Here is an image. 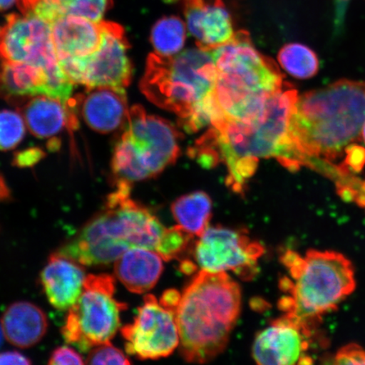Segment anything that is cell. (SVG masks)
<instances>
[{
  "label": "cell",
  "instance_id": "cell-5",
  "mask_svg": "<svg viewBox=\"0 0 365 365\" xmlns=\"http://www.w3.org/2000/svg\"><path fill=\"white\" fill-rule=\"evenodd\" d=\"M212 50L194 48L176 56L150 54L140 89L150 102L177 114L186 131L211 125L208 99L215 88Z\"/></svg>",
  "mask_w": 365,
  "mask_h": 365
},
{
  "label": "cell",
  "instance_id": "cell-33",
  "mask_svg": "<svg viewBox=\"0 0 365 365\" xmlns=\"http://www.w3.org/2000/svg\"><path fill=\"white\" fill-rule=\"evenodd\" d=\"M31 362L24 355L11 351L0 354V364H30Z\"/></svg>",
  "mask_w": 365,
  "mask_h": 365
},
{
  "label": "cell",
  "instance_id": "cell-30",
  "mask_svg": "<svg viewBox=\"0 0 365 365\" xmlns=\"http://www.w3.org/2000/svg\"><path fill=\"white\" fill-rule=\"evenodd\" d=\"M337 364L365 365V350L357 344H349L341 348L335 356Z\"/></svg>",
  "mask_w": 365,
  "mask_h": 365
},
{
  "label": "cell",
  "instance_id": "cell-18",
  "mask_svg": "<svg viewBox=\"0 0 365 365\" xmlns=\"http://www.w3.org/2000/svg\"><path fill=\"white\" fill-rule=\"evenodd\" d=\"M82 264L58 252L50 255L41 273L44 293L53 307L66 310L76 302L86 278Z\"/></svg>",
  "mask_w": 365,
  "mask_h": 365
},
{
  "label": "cell",
  "instance_id": "cell-4",
  "mask_svg": "<svg viewBox=\"0 0 365 365\" xmlns=\"http://www.w3.org/2000/svg\"><path fill=\"white\" fill-rule=\"evenodd\" d=\"M115 188L102 211L56 252L88 267L116 262L131 248H147L158 253L167 228L148 208L131 198L130 185L117 184Z\"/></svg>",
  "mask_w": 365,
  "mask_h": 365
},
{
  "label": "cell",
  "instance_id": "cell-37",
  "mask_svg": "<svg viewBox=\"0 0 365 365\" xmlns=\"http://www.w3.org/2000/svg\"><path fill=\"white\" fill-rule=\"evenodd\" d=\"M361 136H362V138H363V140L364 141V144H365V123H364V125L363 127Z\"/></svg>",
  "mask_w": 365,
  "mask_h": 365
},
{
  "label": "cell",
  "instance_id": "cell-2",
  "mask_svg": "<svg viewBox=\"0 0 365 365\" xmlns=\"http://www.w3.org/2000/svg\"><path fill=\"white\" fill-rule=\"evenodd\" d=\"M364 123V81L341 80L299 96L289 123L295 170L309 166L339 175L333 162L361 140Z\"/></svg>",
  "mask_w": 365,
  "mask_h": 365
},
{
  "label": "cell",
  "instance_id": "cell-31",
  "mask_svg": "<svg viewBox=\"0 0 365 365\" xmlns=\"http://www.w3.org/2000/svg\"><path fill=\"white\" fill-rule=\"evenodd\" d=\"M49 364L53 365H68V364H84L83 358L76 350L70 346H59L54 350L51 357L49 359Z\"/></svg>",
  "mask_w": 365,
  "mask_h": 365
},
{
  "label": "cell",
  "instance_id": "cell-1",
  "mask_svg": "<svg viewBox=\"0 0 365 365\" xmlns=\"http://www.w3.org/2000/svg\"><path fill=\"white\" fill-rule=\"evenodd\" d=\"M298 91L287 83L269 98L266 108L248 120H221L209 127L196 141L191 156L205 168L225 164L227 185L243 194L246 182L257 170L261 158H274L295 170L289 138L292 110Z\"/></svg>",
  "mask_w": 365,
  "mask_h": 365
},
{
  "label": "cell",
  "instance_id": "cell-25",
  "mask_svg": "<svg viewBox=\"0 0 365 365\" xmlns=\"http://www.w3.org/2000/svg\"><path fill=\"white\" fill-rule=\"evenodd\" d=\"M277 59L280 66L295 78L309 79L319 71L317 53L303 44L284 45L278 53Z\"/></svg>",
  "mask_w": 365,
  "mask_h": 365
},
{
  "label": "cell",
  "instance_id": "cell-36",
  "mask_svg": "<svg viewBox=\"0 0 365 365\" xmlns=\"http://www.w3.org/2000/svg\"><path fill=\"white\" fill-rule=\"evenodd\" d=\"M4 337V336L2 327H1V325H0V346H1V344H2Z\"/></svg>",
  "mask_w": 365,
  "mask_h": 365
},
{
  "label": "cell",
  "instance_id": "cell-32",
  "mask_svg": "<svg viewBox=\"0 0 365 365\" xmlns=\"http://www.w3.org/2000/svg\"><path fill=\"white\" fill-rule=\"evenodd\" d=\"M44 157L42 150L38 148H29L22 152L18 153L14 159L15 165L20 168H26L34 166Z\"/></svg>",
  "mask_w": 365,
  "mask_h": 365
},
{
  "label": "cell",
  "instance_id": "cell-27",
  "mask_svg": "<svg viewBox=\"0 0 365 365\" xmlns=\"http://www.w3.org/2000/svg\"><path fill=\"white\" fill-rule=\"evenodd\" d=\"M26 133V122L22 114L0 111V150H9L20 144Z\"/></svg>",
  "mask_w": 365,
  "mask_h": 365
},
{
  "label": "cell",
  "instance_id": "cell-34",
  "mask_svg": "<svg viewBox=\"0 0 365 365\" xmlns=\"http://www.w3.org/2000/svg\"><path fill=\"white\" fill-rule=\"evenodd\" d=\"M17 2L18 0H0V11L9 10Z\"/></svg>",
  "mask_w": 365,
  "mask_h": 365
},
{
  "label": "cell",
  "instance_id": "cell-28",
  "mask_svg": "<svg viewBox=\"0 0 365 365\" xmlns=\"http://www.w3.org/2000/svg\"><path fill=\"white\" fill-rule=\"evenodd\" d=\"M193 238V235L182 230L179 225L167 228L158 253L165 262L179 258L185 250H188Z\"/></svg>",
  "mask_w": 365,
  "mask_h": 365
},
{
  "label": "cell",
  "instance_id": "cell-26",
  "mask_svg": "<svg viewBox=\"0 0 365 365\" xmlns=\"http://www.w3.org/2000/svg\"><path fill=\"white\" fill-rule=\"evenodd\" d=\"M58 16H72L85 18L96 23L103 21L113 0H47Z\"/></svg>",
  "mask_w": 365,
  "mask_h": 365
},
{
  "label": "cell",
  "instance_id": "cell-15",
  "mask_svg": "<svg viewBox=\"0 0 365 365\" xmlns=\"http://www.w3.org/2000/svg\"><path fill=\"white\" fill-rule=\"evenodd\" d=\"M180 3L189 33L198 47L212 50L225 44L235 34L232 17L222 0H164Z\"/></svg>",
  "mask_w": 365,
  "mask_h": 365
},
{
  "label": "cell",
  "instance_id": "cell-29",
  "mask_svg": "<svg viewBox=\"0 0 365 365\" xmlns=\"http://www.w3.org/2000/svg\"><path fill=\"white\" fill-rule=\"evenodd\" d=\"M86 363L89 364H130V361L120 349L110 342L95 346L91 351Z\"/></svg>",
  "mask_w": 365,
  "mask_h": 365
},
{
  "label": "cell",
  "instance_id": "cell-19",
  "mask_svg": "<svg viewBox=\"0 0 365 365\" xmlns=\"http://www.w3.org/2000/svg\"><path fill=\"white\" fill-rule=\"evenodd\" d=\"M50 25L58 61L88 56L97 50L101 41L100 22L81 17L61 16Z\"/></svg>",
  "mask_w": 365,
  "mask_h": 365
},
{
  "label": "cell",
  "instance_id": "cell-24",
  "mask_svg": "<svg viewBox=\"0 0 365 365\" xmlns=\"http://www.w3.org/2000/svg\"><path fill=\"white\" fill-rule=\"evenodd\" d=\"M186 25L180 18L165 16L158 20L150 31V42L158 56H176L184 48Z\"/></svg>",
  "mask_w": 365,
  "mask_h": 365
},
{
  "label": "cell",
  "instance_id": "cell-9",
  "mask_svg": "<svg viewBox=\"0 0 365 365\" xmlns=\"http://www.w3.org/2000/svg\"><path fill=\"white\" fill-rule=\"evenodd\" d=\"M0 54L8 61L38 68L47 78V94L67 102L74 84L59 66L51 25L30 14L11 15L0 26Z\"/></svg>",
  "mask_w": 365,
  "mask_h": 365
},
{
  "label": "cell",
  "instance_id": "cell-10",
  "mask_svg": "<svg viewBox=\"0 0 365 365\" xmlns=\"http://www.w3.org/2000/svg\"><path fill=\"white\" fill-rule=\"evenodd\" d=\"M115 281L108 274L86 277L81 294L68 309L62 336L67 344L88 352L110 341L120 326L125 304L114 298Z\"/></svg>",
  "mask_w": 365,
  "mask_h": 365
},
{
  "label": "cell",
  "instance_id": "cell-16",
  "mask_svg": "<svg viewBox=\"0 0 365 365\" xmlns=\"http://www.w3.org/2000/svg\"><path fill=\"white\" fill-rule=\"evenodd\" d=\"M76 111L91 129L107 134L126 124L129 108L125 89L90 88L73 99Z\"/></svg>",
  "mask_w": 365,
  "mask_h": 365
},
{
  "label": "cell",
  "instance_id": "cell-14",
  "mask_svg": "<svg viewBox=\"0 0 365 365\" xmlns=\"http://www.w3.org/2000/svg\"><path fill=\"white\" fill-rule=\"evenodd\" d=\"M312 328L289 314L274 319L255 337L252 349L255 362L262 365L312 363V359L305 355Z\"/></svg>",
  "mask_w": 365,
  "mask_h": 365
},
{
  "label": "cell",
  "instance_id": "cell-8",
  "mask_svg": "<svg viewBox=\"0 0 365 365\" xmlns=\"http://www.w3.org/2000/svg\"><path fill=\"white\" fill-rule=\"evenodd\" d=\"M125 125L112 160L115 185L157 176L179 157L180 134L170 122L135 106Z\"/></svg>",
  "mask_w": 365,
  "mask_h": 365
},
{
  "label": "cell",
  "instance_id": "cell-13",
  "mask_svg": "<svg viewBox=\"0 0 365 365\" xmlns=\"http://www.w3.org/2000/svg\"><path fill=\"white\" fill-rule=\"evenodd\" d=\"M121 333L127 353L140 359L168 357L180 344L176 310L152 294L145 297L133 323L123 327Z\"/></svg>",
  "mask_w": 365,
  "mask_h": 365
},
{
  "label": "cell",
  "instance_id": "cell-3",
  "mask_svg": "<svg viewBox=\"0 0 365 365\" xmlns=\"http://www.w3.org/2000/svg\"><path fill=\"white\" fill-rule=\"evenodd\" d=\"M241 310V290L225 272L202 270L185 287L176 310L180 353L205 364L223 352Z\"/></svg>",
  "mask_w": 365,
  "mask_h": 365
},
{
  "label": "cell",
  "instance_id": "cell-22",
  "mask_svg": "<svg viewBox=\"0 0 365 365\" xmlns=\"http://www.w3.org/2000/svg\"><path fill=\"white\" fill-rule=\"evenodd\" d=\"M47 94V78L38 68L12 62L0 54V97L14 102Z\"/></svg>",
  "mask_w": 365,
  "mask_h": 365
},
{
  "label": "cell",
  "instance_id": "cell-21",
  "mask_svg": "<svg viewBox=\"0 0 365 365\" xmlns=\"http://www.w3.org/2000/svg\"><path fill=\"white\" fill-rule=\"evenodd\" d=\"M48 318L36 305L21 301L7 308L1 318L4 339L14 346L29 349L43 339Z\"/></svg>",
  "mask_w": 365,
  "mask_h": 365
},
{
  "label": "cell",
  "instance_id": "cell-6",
  "mask_svg": "<svg viewBox=\"0 0 365 365\" xmlns=\"http://www.w3.org/2000/svg\"><path fill=\"white\" fill-rule=\"evenodd\" d=\"M212 52L217 68L212 97L221 120L258 115L271 96L287 84L276 63L255 48L247 31H238Z\"/></svg>",
  "mask_w": 365,
  "mask_h": 365
},
{
  "label": "cell",
  "instance_id": "cell-35",
  "mask_svg": "<svg viewBox=\"0 0 365 365\" xmlns=\"http://www.w3.org/2000/svg\"><path fill=\"white\" fill-rule=\"evenodd\" d=\"M9 193L6 182L3 180L2 177H0V200L6 199Z\"/></svg>",
  "mask_w": 365,
  "mask_h": 365
},
{
  "label": "cell",
  "instance_id": "cell-17",
  "mask_svg": "<svg viewBox=\"0 0 365 365\" xmlns=\"http://www.w3.org/2000/svg\"><path fill=\"white\" fill-rule=\"evenodd\" d=\"M21 114L31 133L39 138H50L65 128L75 130L78 127L76 105L38 95L23 100Z\"/></svg>",
  "mask_w": 365,
  "mask_h": 365
},
{
  "label": "cell",
  "instance_id": "cell-20",
  "mask_svg": "<svg viewBox=\"0 0 365 365\" xmlns=\"http://www.w3.org/2000/svg\"><path fill=\"white\" fill-rule=\"evenodd\" d=\"M161 255L153 250L135 247L125 251L114 264V273L132 293L144 294L156 285L163 270Z\"/></svg>",
  "mask_w": 365,
  "mask_h": 365
},
{
  "label": "cell",
  "instance_id": "cell-23",
  "mask_svg": "<svg viewBox=\"0 0 365 365\" xmlns=\"http://www.w3.org/2000/svg\"><path fill=\"white\" fill-rule=\"evenodd\" d=\"M212 208L211 198L202 191L182 195L171 207L177 225L199 238L208 227L212 217Z\"/></svg>",
  "mask_w": 365,
  "mask_h": 365
},
{
  "label": "cell",
  "instance_id": "cell-7",
  "mask_svg": "<svg viewBox=\"0 0 365 365\" xmlns=\"http://www.w3.org/2000/svg\"><path fill=\"white\" fill-rule=\"evenodd\" d=\"M282 259L294 282L281 281L290 296L279 301V308L310 327L355 289L353 264L339 252L309 250L301 257L289 250Z\"/></svg>",
  "mask_w": 365,
  "mask_h": 365
},
{
  "label": "cell",
  "instance_id": "cell-12",
  "mask_svg": "<svg viewBox=\"0 0 365 365\" xmlns=\"http://www.w3.org/2000/svg\"><path fill=\"white\" fill-rule=\"evenodd\" d=\"M264 246L242 230L217 226L207 227L195 246V259L202 270L231 271L245 281L258 272Z\"/></svg>",
  "mask_w": 365,
  "mask_h": 365
},
{
  "label": "cell",
  "instance_id": "cell-11",
  "mask_svg": "<svg viewBox=\"0 0 365 365\" xmlns=\"http://www.w3.org/2000/svg\"><path fill=\"white\" fill-rule=\"evenodd\" d=\"M101 41L97 50L88 56L59 61L62 71L73 84L88 89H125L130 83L132 66L128 51L129 43L124 29L112 21L100 22Z\"/></svg>",
  "mask_w": 365,
  "mask_h": 365
}]
</instances>
